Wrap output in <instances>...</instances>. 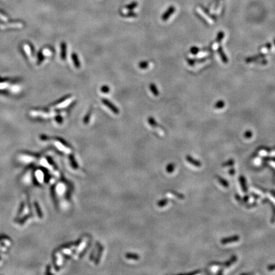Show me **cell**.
I'll use <instances>...</instances> for the list:
<instances>
[{
  "label": "cell",
  "mask_w": 275,
  "mask_h": 275,
  "mask_svg": "<svg viewBox=\"0 0 275 275\" xmlns=\"http://www.w3.org/2000/svg\"><path fill=\"white\" fill-rule=\"evenodd\" d=\"M149 66V63L147 61H141L139 63V68L141 70H145L148 68Z\"/></svg>",
  "instance_id": "obj_11"
},
{
  "label": "cell",
  "mask_w": 275,
  "mask_h": 275,
  "mask_svg": "<svg viewBox=\"0 0 275 275\" xmlns=\"http://www.w3.org/2000/svg\"><path fill=\"white\" fill-rule=\"evenodd\" d=\"M239 180H240L241 183H242V184H241V185H242V190H243V191L244 192V193H246V192L247 191V185H246L245 178H244L243 176H241Z\"/></svg>",
  "instance_id": "obj_9"
},
{
  "label": "cell",
  "mask_w": 275,
  "mask_h": 275,
  "mask_svg": "<svg viewBox=\"0 0 275 275\" xmlns=\"http://www.w3.org/2000/svg\"><path fill=\"white\" fill-rule=\"evenodd\" d=\"M67 44L65 42L61 43V58L63 61L66 59L67 57Z\"/></svg>",
  "instance_id": "obj_4"
},
{
  "label": "cell",
  "mask_w": 275,
  "mask_h": 275,
  "mask_svg": "<svg viewBox=\"0 0 275 275\" xmlns=\"http://www.w3.org/2000/svg\"><path fill=\"white\" fill-rule=\"evenodd\" d=\"M92 110H93V108L92 107L90 108L88 112L87 113V114L85 115L84 117V122L85 124H88L89 122V120L90 119V117H91V115L92 114Z\"/></svg>",
  "instance_id": "obj_7"
},
{
  "label": "cell",
  "mask_w": 275,
  "mask_h": 275,
  "mask_svg": "<svg viewBox=\"0 0 275 275\" xmlns=\"http://www.w3.org/2000/svg\"><path fill=\"white\" fill-rule=\"evenodd\" d=\"M175 12V6H169L167 9V10L166 11L165 13L163 15V16H162V20H163V21H166Z\"/></svg>",
  "instance_id": "obj_2"
},
{
  "label": "cell",
  "mask_w": 275,
  "mask_h": 275,
  "mask_svg": "<svg viewBox=\"0 0 275 275\" xmlns=\"http://www.w3.org/2000/svg\"><path fill=\"white\" fill-rule=\"evenodd\" d=\"M217 180H218V182H219L220 183V184H221V185H222V186H224V187H227L229 186V184H228L227 181L222 178V177H220V176H217Z\"/></svg>",
  "instance_id": "obj_12"
},
{
  "label": "cell",
  "mask_w": 275,
  "mask_h": 275,
  "mask_svg": "<svg viewBox=\"0 0 275 275\" xmlns=\"http://www.w3.org/2000/svg\"><path fill=\"white\" fill-rule=\"evenodd\" d=\"M275 269V265H273V266H269L268 267H267V269H268V271H274Z\"/></svg>",
  "instance_id": "obj_18"
},
{
  "label": "cell",
  "mask_w": 275,
  "mask_h": 275,
  "mask_svg": "<svg viewBox=\"0 0 275 275\" xmlns=\"http://www.w3.org/2000/svg\"><path fill=\"white\" fill-rule=\"evenodd\" d=\"M100 90H101V92L104 93V94H108V93H109V92H110V89L108 85H103L102 87H101Z\"/></svg>",
  "instance_id": "obj_14"
},
{
  "label": "cell",
  "mask_w": 275,
  "mask_h": 275,
  "mask_svg": "<svg viewBox=\"0 0 275 275\" xmlns=\"http://www.w3.org/2000/svg\"><path fill=\"white\" fill-rule=\"evenodd\" d=\"M239 240V237L238 236H233L231 237H228V238H223L221 240V243L223 244H226L227 243L238 242Z\"/></svg>",
  "instance_id": "obj_3"
},
{
  "label": "cell",
  "mask_w": 275,
  "mask_h": 275,
  "mask_svg": "<svg viewBox=\"0 0 275 275\" xmlns=\"http://www.w3.org/2000/svg\"><path fill=\"white\" fill-rule=\"evenodd\" d=\"M71 59H72V60H73V64L75 65V67L77 69L80 68V61H79L78 55L76 53L73 52V53L71 54Z\"/></svg>",
  "instance_id": "obj_5"
},
{
  "label": "cell",
  "mask_w": 275,
  "mask_h": 275,
  "mask_svg": "<svg viewBox=\"0 0 275 275\" xmlns=\"http://www.w3.org/2000/svg\"><path fill=\"white\" fill-rule=\"evenodd\" d=\"M229 174L231 175H234L235 174V170L234 169H231L230 171H229Z\"/></svg>",
  "instance_id": "obj_19"
},
{
  "label": "cell",
  "mask_w": 275,
  "mask_h": 275,
  "mask_svg": "<svg viewBox=\"0 0 275 275\" xmlns=\"http://www.w3.org/2000/svg\"><path fill=\"white\" fill-rule=\"evenodd\" d=\"M150 90H151L152 93L153 94L154 96H157L158 95H159V90L157 89L156 85L154 84H151L150 85Z\"/></svg>",
  "instance_id": "obj_8"
},
{
  "label": "cell",
  "mask_w": 275,
  "mask_h": 275,
  "mask_svg": "<svg viewBox=\"0 0 275 275\" xmlns=\"http://www.w3.org/2000/svg\"><path fill=\"white\" fill-rule=\"evenodd\" d=\"M101 101H102V103L105 105V106L110 109V110L114 113V114L116 115H118L119 114V109L117 107L114 103H112L110 101H109L107 99L103 98L101 99Z\"/></svg>",
  "instance_id": "obj_1"
},
{
  "label": "cell",
  "mask_w": 275,
  "mask_h": 275,
  "mask_svg": "<svg viewBox=\"0 0 275 275\" xmlns=\"http://www.w3.org/2000/svg\"><path fill=\"white\" fill-rule=\"evenodd\" d=\"M137 6H138V3L136 1H133V2L129 3V5H127L126 6V9H127L128 10L131 11V10H133Z\"/></svg>",
  "instance_id": "obj_10"
},
{
  "label": "cell",
  "mask_w": 275,
  "mask_h": 275,
  "mask_svg": "<svg viewBox=\"0 0 275 275\" xmlns=\"http://www.w3.org/2000/svg\"><path fill=\"white\" fill-rule=\"evenodd\" d=\"M148 120H149V124H150L151 126H155L156 125V124H157V123H156V120H154V119L152 118V117H150L148 119Z\"/></svg>",
  "instance_id": "obj_15"
},
{
  "label": "cell",
  "mask_w": 275,
  "mask_h": 275,
  "mask_svg": "<svg viewBox=\"0 0 275 275\" xmlns=\"http://www.w3.org/2000/svg\"><path fill=\"white\" fill-rule=\"evenodd\" d=\"M233 164H234V161H233L232 159H231L228 161L227 163H224L223 164V166H232Z\"/></svg>",
  "instance_id": "obj_16"
},
{
  "label": "cell",
  "mask_w": 275,
  "mask_h": 275,
  "mask_svg": "<svg viewBox=\"0 0 275 275\" xmlns=\"http://www.w3.org/2000/svg\"><path fill=\"white\" fill-rule=\"evenodd\" d=\"M122 16L124 17H126V18H130V17H136L137 16V15L135 12H133V11H130V12H129L126 14H122Z\"/></svg>",
  "instance_id": "obj_13"
},
{
  "label": "cell",
  "mask_w": 275,
  "mask_h": 275,
  "mask_svg": "<svg viewBox=\"0 0 275 275\" xmlns=\"http://www.w3.org/2000/svg\"><path fill=\"white\" fill-rule=\"evenodd\" d=\"M55 119L57 120V121L58 122V123L59 124H61L63 122V118H62V117L61 116H60V115H58L57 117H55Z\"/></svg>",
  "instance_id": "obj_17"
},
{
  "label": "cell",
  "mask_w": 275,
  "mask_h": 275,
  "mask_svg": "<svg viewBox=\"0 0 275 275\" xmlns=\"http://www.w3.org/2000/svg\"><path fill=\"white\" fill-rule=\"evenodd\" d=\"M186 159L190 164L194 166H195V167H201V163H200V162L193 159V158L191 156H187L186 157Z\"/></svg>",
  "instance_id": "obj_6"
}]
</instances>
